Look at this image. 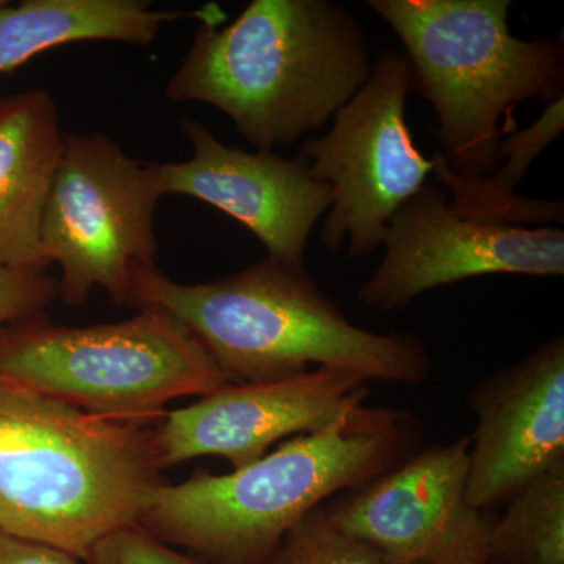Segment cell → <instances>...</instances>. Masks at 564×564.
Returning <instances> with one entry per match:
<instances>
[{"label": "cell", "mask_w": 564, "mask_h": 564, "mask_svg": "<svg viewBox=\"0 0 564 564\" xmlns=\"http://www.w3.org/2000/svg\"><path fill=\"white\" fill-rule=\"evenodd\" d=\"M422 440V423L410 411L361 404L232 473L198 470L181 484H162L139 525L204 562L263 564L311 511L389 473Z\"/></svg>", "instance_id": "obj_1"}, {"label": "cell", "mask_w": 564, "mask_h": 564, "mask_svg": "<svg viewBox=\"0 0 564 564\" xmlns=\"http://www.w3.org/2000/svg\"><path fill=\"white\" fill-rule=\"evenodd\" d=\"M373 61L361 22L343 6L252 0L225 28L204 17L165 96L209 104L259 151H273L328 124Z\"/></svg>", "instance_id": "obj_2"}, {"label": "cell", "mask_w": 564, "mask_h": 564, "mask_svg": "<svg viewBox=\"0 0 564 564\" xmlns=\"http://www.w3.org/2000/svg\"><path fill=\"white\" fill-rule=\"evenodd\" d=\"M129 306L173 314L228 383H258L334 367L369 381L417 386L433 361L414 334L352 325L304 265L269 258L221 280L184 284L155 269L133 276Z\"/></svg>", "instance_id": "obj_3"}, {"label": "cell", "mask_w": 564, "mask_h": 564, "mask_svg": "<svg viewBox=\"0 0 564 564\" xmlns=\"http://www.w3.org/2000/svg\"><path fill=\"white\" fill-rule=\"evenodd\" d=\"M163 484L150 429L0 386V530L87 562Z\"/></svg>", "instance_id": "obj_4"}, {"label": "cell", "mask_w": 564, "mask_h": 564, "mask_svg": "<svg viewBox=\"0 0 564 564\" xmlns=\"http://www.w3.org/2000/svg\"><path fill=\"white\" fill-rule=\"evenodd\" d=\"M402 41L421 91L437 118L452 172L485 177L497 166L513 110L564 98V43L516 39L511 0H367Z\"/></svg>", "instance_id": "obj_5"}, {"label": "cell", "mask_w": 564, "mask_h": 564, "mask_svg": "<svg viewBox=\"0 0 564 564\" xmlns=\"http://www.w3.org/2000/svg\"><path fill=\"white\" fill-rule=\"evenodd\" d=\"M225 384L209 352L159 307L87 328L46 314L0 326V386L109 421L148 429L166 404Z\"/></svg>", "instance_id": "obj_6"}, {"label": "cell", "mask_w": 564, "mask_h": 564, "mask_svg": "<svg viewBox=\"0 0 564 564\" xmlns=\"http://www.w3.org/2000/svg\"><path fill=\"white\" fill-rule=\"evenodd\" d=\"M159 163L133 159L101 132L63 133L44 204L40 261L61 269L58 296L82 306L96 289L128 304L133 276L155 269Z\"/></svg>", "instance_id": "obj_7"}, {"label": "cell", "mask_w": 564, "mask_h": 564, "mask_svg": "<svg viewBox=\"0 0 564 564\" xmlns=\"http://www.w3.org/2000/svg\"><path fill=\"white\" fill-rule=\"evenodd\" d=\"M413 90L406 55L381 52L362 87L334 115L332 129L300 147L315 180L332 191L321 229L326 250L347 243L348 259L372 256L395 212L434 173V158L422 154L408 126Z\"/></svg>", "instance_id": "obj_8"}, {"label": "cell", "mask_w": 564, "mask_h": 564, "mask_svg": "<svg viewBox=\"0 0 564 564\" xmlns=\"http://www.w3.org/2000/svg\"><path fill=\"white\" fill-rule=\"evenodd\" d=\"M383 247V261L356 295L366 310L380 314L397 313L426 292L473 278L564 274L563 229L463 217L430 184L395 212Z\"/></svg>", "instance_id": "obj_9"}, {"label": "cell", "mask_w": 564, "mask_h": 564, "mask_svg": "<svg viewBox=\"0 0 564 564\" xmlns=\"http://www.w3.org/2000/svg\"><path fill=\"white\" fill-rule=\"evenodd\" d=\"M469 452L470 436L421 447L326 511L383 564H489L494 519L467 500Z\"/></svg>", "instance_id": "obj_10"}, {"label": "cell", "mask_w": 564, "mask_h": 564, "mask_svg": "<svg viewBox=\"0 0 564 564\" xmlns=\"http://www.w3.org/2000/svg\"><path fill=\"white\" fill-rule=\"evenodd\" d=\"M369 380L350 370H315L258 383H228L151 430L159 469L221 456L234 469L258 462L284 437L317 432L361 406Z\"/></svg>", "instance_id": "obj_11"}, {"label": "cell", "mask_w": 564, "mask_h": 564, "mask_svg": "<svg viewBox=\"0 0 564 564\" xmlns=\"http://www.w3.org/2000/svg\"><path fill=\"white\" fill-rule=\"evenodd\" d=\"M181 129L192 154L184 162L159 163L163 195L209 204L243 225L269 258L304 265L311 234L333 203L310 162L300 154L289 159L228 147L193 118H184Z\"/></svg>", "instance_id": "obj_12"}, {"label": "cell", "mask_w": 564, "mask_h": 564, "mask_svg": "<svg viewBox=\"0 0 564 564\" xmlns=\"http://www.w3.org/2000/svg\"><path fill=\"white\" fill-rule=\"evenodd\" d=\"M467 500L478 510L507 505L545 475L564 474V337L502 367L469 393Z\"/></svg>", "instance_id": "obj_13"}, {"label": "cell", "mask_w": 564, "mask_h": 564, "mask_svg": "<svg viewBox=\"0 0 564 564\" xmlns=\"http://www.w3.org/2000/svg\"><path fill=\"white\" fill-rule=\"evenodd\" d=\"M63 133L50 91L0 98V265L44 269L41 220Z\"/></svg>", "instance_id": "obj_14"}, {"label": "cell", "mask_w": 564, "mask_h": 564, "mask_svg": "<svg viewBox=\"0 0 564 564\" xmlns=\"http://www.w3.org/2000/svg\"><path fill=\"white\" fill-rule=\"evenodd\" d=\"M180 18V11L155 10L144 0H6L0 6V73L80 41L150 46L163 25Z\"/></svg>", "instance_id": "obj_15"}, {"label": "cell", "mask_w": 564, "mask_h": 564, "mask_svg": "<svg viewBox=\"0 0 564 564\" xmlns=\"http://www.w3.org/2000/svg\"><path fill=\"white\" fill-rule=\"evenodd\" d=\"M564 128V98L544 107L533 124L514 131L502 140L497 155V166L485 177H463L452 172L441 152L434 155V173L451 193L448 206L456 214L474 220L503 223L516 226H547L563 221L562 203L530 199L516 193L524 181L530 166L543 154L545 148Z\"/></svg>", "instance_id": "obj_16"}, {"label": "cell", "mask_w": 564, "mask_h": 564, "mask_svg": "<svg viewBox=\"0 0 564 564\" xmlns=\"http://www.w3.org/2000/svg\"><path fill=\"white\" fill-rule=\"evenodd\" d=\"M489 558L496 564H564V474L525 486L494 521Z\"/></svg>", "instance_id": "obj_17"}, {"label": "cell", "mask_w": 564, "mask_h": 564, "mask_svg": "<svg viewBox=\"0 0 564 564\" xmlns=\"http://www.w3.org/2000/svg\"><path fill=\"white\" fill-rule=\"evenodd\" d=\"M263 564H383L362 541L343 532L325 503L302 519L282 538Z\"/></svg>", "instance_id": "obj_18"}, {"label": "cell", "mask_w": 564, "mask_h": 564, "mask_svg": "<svg viewBox=\"0 0 564 564\" xmlns=\"http://www.w3.org/2000/svg\"><path fill=\"white\" fill-rule=\"evenodd\" d=\"M58 296V280L47 269L0 265V326L46 314Z\"/></svg>", "instance_id": "obj_19"}, {"label": "cell", "mask_w": 564, "mask_h": 564, "mask_svg": "<svg viewBox=\"0 0 564 564\" xmlns=\"http://www.w3.org/2000/svg\"><path fill=\"white\" fill-rule=\"evenodd\" d=\"M87 564H212L155 540L140 525L126 527L93 547Z\"/></svg>", "instance_id": "obj_20"}, {"label": "cell", "mask_w": 564, "mask_h": 564, "mask_svg": "<svg viewBox=\"0 0 564 564\" xmlns=\"http://www.w3.org/2000/svg\"><path fill=\"white\" fill-rule=\"evenodd\" d=\"M0 564H80L76 556L50 544L13 536L0 530Z\"/></svg>", "instance_id": "obj_21"}, {"label": "cell", "mask_w": 564, "mask_h": 564, "mask_svg": "<svg viewBox=\"0 0 564 564\" xmlns=\"http://www.w3.org/2000/svg\"><path fill=\"white\" fill-rule=\"evenodd\" d=\"M3 2H6V0H0V6H2Z\"/></svg>", "instance_id": "obj_22"}, {"label": "cell", "mask_w": 564, "mask_h": 564, "mask_svg": "<svg viewBox=\"0 0 564 564\" xmlns=\"http://www.w3.org/2000/svg\"><path fill=\"white\" fill-rule=\"evenodd\" d=\"M489 564H496V563H489Z\"/></svg>", "instance_id": "obj_23"}]
</instances>
